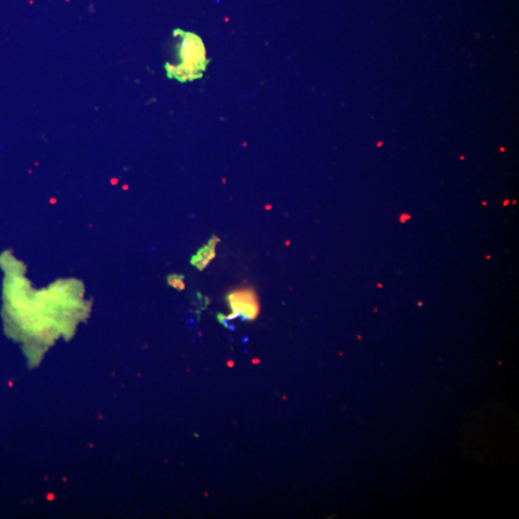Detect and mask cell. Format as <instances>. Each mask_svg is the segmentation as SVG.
<instances>
[{
  "instance_id": "cell-1",
  "label": "cell",
  "mask_w": 519,
  "mask_h": 519,
  "mask_svg": "<svg viewBox=\"0 0 519 519\" xmlns=\"http://www.w3.org/2000/svg\"><path fill=\"white\" fill-rule=\"evenodd\" d=\"M228 303L233 311L232 315L226 317L227 320H233L238 317L247 320H256L259 316V302L253 291L242 290L230 293L227 297Z\"/></svg>"
},
{
  "instance_id": "cell-6",
  "label": "cell",
  "mask_w": 519,
  "mask_h": 519,
  "mask_svg": "<svg viewBox=\"0 0 519 519\" xmlns=\"http://www.w3.org/2000/svg\"><path fill=\"white\" fill-rule=\"evenodd\" d=\"M271 208H272V206H271V205H265V207H264V209H265V210H270Z\"/></svg>"
},
{
  "instance_id": "cell-3",
  "label": "cell",
  "mask_w": 519,
  "mask_h": 519,
  "mask_svg": "<svg viewBox=\"0 0 519 519\" xmlns=\"http://www.w3.org/2000/svg\"><path fill=\"white\" fill-rule=\"evenodd\" d=\"M184 276L183 275H171L167 278L168 284L172 286L173 288L178 289L179 291L185 290V283H184Z\"/></svg>"
},
{
  "instance_id": "cell-2",
  "label": "cell",
  "mask_w": 519,
  "mask_h": 519,
  "mask_svg": "<svg viewBox=\"0 0 519 519\" xmlns=\"http://www.w3.org/2000/svg\"><path fill=\"white\" fill-rule=\"evenodd\" d=\"M220 239L213 236V238L209 240L208 244L204 245L197 254L192 258V263L196 266L199 270H204L208 264L215 259L216 257V246L218 242H220Z\"/></svg>"
},
{
  "instance_id": "cell-4",
  "label": "cell",
  "mask_w": 519,
  "mask_h": 519,
  "mask_svg": "<svg viewBox=\"0 0 519 519\" xmlns=\"http://www.w3.org/2000/svg\"><path fill=\"white\" fill-rule=\"evenodd\" d=\"M251 361H252V363H253V364H258V363H260V360L259 359H252V360H251Z\"/></svg>"
},
{
  "instance_id": "cell-5",
  "label": "cell",
  "mask_w": 519,
  "mask_h": 519,
  "mask_svg": "<svg viewBox=\"0 0 519 519\" xmlns=\"http://www.w3.org/2000/svg\"><path fill=\"white\" fill-rule=\"evenodd\" d=\"M227 365L230 366V367H233V366H234V362H233V360H228Z\"/></svg>"
},
{
  "instance_id": "cell-7",
  "label": "cell",
  "mask_w": 519,
  "mask_h": 519,
  "mask_svg": "<svg viewBox=\"0 0 519 519\" xmlns=\"http://www.w3.org/2000/svg\"><path fill=\"white\" fill-rule=\"evenodd\" d=\"M286 245H287V246H288V245H290V240H288V241H286Z\"/></svg>"
}]
</instances>
